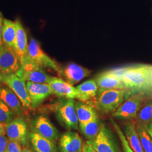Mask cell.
Listing matches in <instances>:
<instances>
[{
  "label": "cell",
  "mask_w": 152,
  "mask_h": 152,
  "mask_svg": "<svg viewBox=\"0 0 152 152\" xmlns=\"http://www.w3.org/2000/svg\"><path fill=\"white\" fill-rule=\"evenodd\" d=\"M131 93L146 94L152 92V65H132L112 70Z\"/></svg>",
  "instance_id": "obj_1"
},
{
  "label": "cell",
  "mask_w": 152,
  "mask_h": 152,
  "mask_svg": "<svg viewBox=\"0 0 152 152\" xmlns=\"http://www.w3.org/2000/svg\"><path fill=\"white\" fill-rule=\"evenodd\" d=\"M126 92L121 89H99L95 105L103 114L114 112L124 102Z\"/></svg>",
  "instance_id": "obj_2"
},
{
  "label": "cell",
  "mask_w": 152,
  "mask_h": 152,
  "mask_svg": "<svg viewBox=\"0 0 152 152\" xmlns=\"http://www.w3.org/2000/svg\"><path fill=\"white\" fill-rule=\"evenodd\" d=\"M20 68L16 73L19 77L27 82L49 84L53 77L49 75L42 66L31 60L27 55L20 60Z\"/></svg>",
  "instance_id": "obj_3"
},
{
  "label": "cell",
  "mask_w": 152,
  "mask_h": 152,
  "mask_svg": "<svg viewBox=\"0 0 152 152\" xmlns=\"http://www.w3.org/2000/svg\"><path fill=\"white\" fill-rule=\"evenodd\" d=\"M73 99L61 100L56 105L55 113L60 124L68 130H77L78 119Z\"/></svg>",
  "instance_id": "obj_4"
},
{
  "label": "cell",
  "mask_w": 152,
  "mask_h": 152,
  "mask_svg": "<svg viewBox=\"0 0 152 152\" xmlns=\"http://www.w3.org/2000/svg\"><path fill=\"white\" fill-rule=\"evenodd\" d=\"M0 81L14 92L20 99L24 108H32L31 102L28 93L26 81L16 73L4 74L0 73Z\"/></svg>",
  "instance_id": "obj_5"
},
{
  "label": "cell",
  "mask_w": 152,
  "mask_h": 152,
  "mask_svg": "<svg viewBox=\"0 0 152 152\" xmlns=\"http://www.w3.org/2000/svg\"><path fill=\"white\" fill-rule=\"evenodd\" d=\"M28 57L38 65L55 71L60 76L61 68L41 49L37 40L32 38L28 44Z\"/></svg>",
  "instance_id": "obj_6"
},
{
  "label": "cell",
  "mask_w": 152,
  "mask_h": 152,
  "mask_svg": "<svg viewBox=\"0 0 152 152\" xmlns=\"http://www.w3.org/2000/svg\"><path fill=\"white\" fill-rule=\"evenodd\" d=\"M145 100V94H132L114 111L113 115L120 120L133 119L136 117Z\"/></svg>",
  "instance_id": "obj_7"
},
{
  "label": "cell",
  "mask_w": 152,
  "mask_h": 152,
  "mask_svg": "<svg viewBox=\"0 0 152 152\" xmlns=\"http://www.w3.org/2000/svg\"><path fill=\"white\" fill-rule=\"evenodd\" d=\"M6 134L9 140L19 142L23 147H26L29 142L28 124L22 117L13 118L6 124Z\"/></svg>",
  "instance_id": "obj_8"
},
{
  "label": "cell",
  "mask_w": 152,
  "mask_h": 152,
  "mask_svg": "<svg viewBox=\"0 0 152 152\" xmlns=\"http://www.w3.org/2000/svg\"><path fill=\"white\" fill-rule=\"evenodd\" d=\"M87 142L97 152H120L112 132L104 125L96 138Z\"/></svg>",
  "instance_id": "obj_9"
},
{
  "label": "cell",
  "mask_w": 152,
  "mask_h": 152,
  "mask_svg": "<svg viewBox=\"0 0 152 152\" xmlns=\"http://www.w3.org/2000/svg\"><path fill=\"white\" fill-rule=\"evenodd\" d=\"M20 66V60L14 49L3 43L0 46V73H16Z\"/></svg>",
  "instance_id": "obj_10"
},
{
  "label": "cell",
  "mask_w": 152,
  "mask_h": 152,
  "mask_svg": "<svg viewBox=\"0 0 152 152\" xmlns=\"http://www.w3.org/2000/svg\"><path fill=\"white\" fill-rule=\"evenodd\" d=\"M32 132L54 142L58 138V132L50 121L44 115L34 117L31 122Z\"/></svg>",
  "instance_id": "obj_11"
},
{
  "label": "cell",
  "mask_w": 152,
  "mask_h": 152,
  "mask_svg": "<svg viewBox=\"0 0 152 152\" xmlns=\"http://www.w3.org/2000/svg\"><path fill=\"white\" fill-rule=\"evenodd\" d=\"M27 88L32 108L38 107L46 99L53 94L51 87L48 83L27 82Z\"/></svg>",
  "instance_id": "obj_12"
},
{
  "label": "cell",
  "mask_w": 152,
  "mask_h": 152,
  "mask_svg": "<svg viewBox=\"0 0 152 152\" xmlns=\"http://www.w3.org/2000/svg\"><path fill=\"white\" fill-rule=\"evenodd\" d=\"M90 74L91 71L87 68L75 63H70L61 69L60 76L64 78L67 82L74 85L90 76Z\"/></svg>",
  "instance_id": "obj_13"
},
{
  "label": "cell",
  "mask_w": 152,
  "mask_h": 152,
  "mask_svg": "<svg viewBox=\"0 0 152 152\" xmlns=\"http://www.w3.org/2000/svg\"><path fill=\"white\" fill-rule=\"evenodd\" d=\"M49 85L55 95L64 99H77L78 92L76 87L61 78L53 77Z\"/></svg>",
  "instance_id": "obj_14"
},
{
  "label": "cell",
  "mask_w": 152,
  "mask_h": 152,
  "mask_svg": "<svg viewBox=\"0 0 152 152\" xmlns=\"http://www.w3.org/2000/svg\"><path fill=\"white\" fill-rule=\"evenodd\" d=\"M59 147L61 152H82L81 138L77 132L67 131L60 137Z\"/></svg>",
  "instance_id": "obj_15"
},
{
  "label": "cell",
  "mask_w": 152,
  "mask_h": 152,
  "mask_svg": "<svg viewBox=\"0 0 152 152\" xmlns=\"http://www.w3.org/2000/svg\"><path fill=\"white\" fill-rule=\"evenodd\" d=\"M0 100L5 104L14 114L22 115L24 113V108L20 99L9 87H0Z\"/></svg>",
  "instance_id": "obj_16"
},
{
  "label": "cell",
  "mask_w": 152,
  "mask_h": 152,
  "mask_svg": "<svg viewBox=\"0 0 152 152\" xmlns=\"http://www.w3.org/2000/svg\"><path fill=\"white\" fill-rule=\"evenodd\" d=\"M95 81L99 89H125V86L120 77L112 70L101 73L96 77Z\"/></svg>",
  "instance_id": "obj_17"
},
{
  "label": "cell",
  "mask_w": 152,
  "mask_h": 152,
  "mask_svg": "<svg viewBox=\"0 0 152 152\" xmlns=\"http://www.w3.org/2000/svg\"><path fill=\"white\" fill-rule=\"evenodd\" d=\"M16 34L13 49L20 60L27 54L28 49L27 35L19 20H16Z\"/></svg>",
  "instance_id": "obj_18"
},
{
  "label": "cell",
  "mask_w": 152,
  "mask_h": 152,
  "mask_svg": "<svg viewBox=\"0 0 152 152\" xmlns=\"http://www.w3.org/2000/svg\"><path fill=\"white\" fill-rule=\"evenodd\" d=\"M76 88L78 92L77 99L86 102L96 96L99 87L95 80H90L78 85Z\"/></svg>",
  "instance_id": "obj_19"
},
{
  "label": "cell",
  "mask_w": 152,
  "mask_h": 152,
  "mask_svg": "<svg viewBox=\"0 0 152 152\" xmlns=\"http://www.w3.org/2000/svg\"><path fill=\"white\" fill-rule=\"evenodd\" d=\"M29 141L35 152H56L54 142L34 132H29Z\"/></svg>",
  "instance_id": "obj_20"
},
{
  "label": "cell",
  "mask_w": 152,
  "mask_h": 152,
  "mask_svg": "<svg viewBox=\"0 0 152 152\" xmlns=\"http://www.w3.org/2000/svg\"><path fill=\"white\" fill-rule=\"evenodd\" d=\"M75 107L80 124H86L98 117L97 113L93 107L83 102L75 103Z\"/></svg>",
  "instance_id": "obj_21"
},
{
  "label": "cell",
  "mask_w": 152,
  "mask_h": 152,
  "mask_svg": "<svg viewBox=\"0 0 152 152\" xmlns=\"http://www.w3.org/2000/svg\"><path fill=\"white\" fill-rule=\"evenodd\" d=\"M124 131L134 152H145L136 132V127L133 122H129L125 124Z\"/></svg>",
  "instance_id": "obj_22"
},
{
  "label": "cell",
  "mask_w": 152,
  "mask_h": 152,
  "mask_svg": "<svg viewBox=\"0 0 152 152\" xmlns=\"http://www.w3.org/2000/svg\"><path fill=\"white\" fill-rule=\"evenodd\" d=\"M16 26L15 22L4 18L2 29V40L4 44L13 49L16 37Z\"/></svg>",
  "instance_id": "obj_23"
},
{
  "label": "cell",
  "mask_w": 152,
  "mask_h": 152,
  "mask_svg": "<svg viewBox=\"0 0 152 152\" xmlns=\"http://www.w3.org/2000/svg\"><path fill=\"white\" fill-rule=\"evenodd\" d=\"M102 126L98 117L88 123L80 124V128L84 137L88 141H91L98 136Z\"/></svg>",
  "instance_id": "obj_24"
},
{
  "label": "cell",
  "mask_w": 152,
  "mask_h": 152,
  "mask_svg": "<svg viewBox=\"0 0 152 152\" xmlns=\"http://www.w3.org/2000/svg\"><path fill=\"white\" fill-rule=\"evenodd\" d=\"M135 118L140 125H147L152 122V99L144 101Z\"/></svg>",
  "instance_id": "obj_25"
},
{
  "label": "cell",
  "mask_w": 152,
  "mask_h": 152,
  "mask_svg": "<svg viewBox=\"0 0 152 152\" xmlns=\"http://www.w3.org/2000/svg\"><path fill=\"white\" fill-rule=\"evenodd\" d=\"M136 130L145 152H152V139L148 133L147 125L137 124Z\"/></svg>",
  "instance_id": "obj_26"
},
{
  "label": "cell",
  "mask_w": 152,
  "mask_h": 152,
  "mask_svg": "<svg viewBox=\"0 0 152 152\" xmlns=\"http://www.w3.org/2000/svg\"><path fill=\"white\" fill-rule=\"evenodd\" d=\"M14 115L11 110L0 100V122L7 124L13 119Z\"/></svg>",
  "instance_id": "obj_27"
},
{
  "label": "cell",
  "mask_w": 152,
  "mask_h": 152,
  "mask_svg": "<svg viewBox=\"0 0 152 152\" xmlns=\"http://www.w3.org/2000/svg\"><path fill=\"white\" fill-rule=\"evenodd\" d=\"M112 123L114 127V129L116 131L118 135L120 137V140L121 141L122 145L123 146V149H124V152H134L132 151V149L131 148L130 146L129 145V143L128 142V140L126 139V137L125 136V134H124V132L122 131L121 129H120V127L118 125L114 122V121L112 120Z\"/></svg>",
  "instance_id": "obj_28"
},
{
  "label": "cell",
  "mask_w": 152,
  "mask_h": 152,
  "mask_svg": "<svg viewBox=\"0 0 152 152\" xmlns=\"http://www.w3.org/2000/svg\"><path fill=\"white\" fill-rule=\"evenodd\" d=\"M22 152V145L19 142L9 140L6 148V152Z\"/></svg>",
  "instance_id": "obj_29"
},
{
  "label": "cell",
  "mask_w": 152,
  "mask_h": 152,
  "mask_svg": "<svg viewBox=\"0 0 152 152\" xmlns=\"http://www.w3.org/2000/svg\"><path fill=\"white\" fill-rule=\"evenodd\" d=\"M9 140L4 134H0V152H6Z\"/></svg>",
  "instance_id": "obj_30"
},
{
  "label": "cell",
  "mask_w": 152,
  "mask_h": 152,
  "mask_svg": "<svg viewBox=\"0 0 152 152\" xmlns=\"http://www.w3.org/2000/svg\"><path fill=\"white\" fill-rule=\"evenodd\" d=\"M82 152H97L91 145H90L88 143L86 142V144H84L82 147Z\"/></svg>",
  "instance_id": "obj_31"
},
{
  "label": "cell",
  "mask_w": 152,
  "mask_h": 152,
  "mask_svg": "<svg viewBox=\"0 0 152 152\" xmlns=\"http://www.w3.org/2000/svg\"><path fill=\"white\" fill-rule=\"evenodd\" d=\"M4 20V18L3 17V15L2 12L0 11V46L3 44L2 40V29Z\"/></svg>",
  "instance_id": "obj_32"
},
{
  "label": "cell",
  "mask_w": 152,
  "mask_h": 152,
  "mask_svg": "<svg viewBox=\"0 0 152 152\" xmlns=\"http://www.w3.org/2000/svg\"><path fill=\"white\" fill-rule=\"evenodd\" d=\"M147 130L152 139V122L147 125Z\"/></svg>",
  "instance_id": "obj_33"
},
{
  "label": "cell",
  "mask_w": 152,
  "mask_h": 152,
  "mask_svg": "<svg viewBox=\"0 0 152 152\" xmlns=\"http://www.w3.org/2000/svg\"><path fill=\"white\" fill-rule=\"evenodd\" d=\"M5 126H4V124L0 122V134L5 135Z\"/></svg>",
  "instance_id": "obj_34"
},
{
  "label": "cell",
  "mask_w": 152,
  "mask_h": 152,
  "mask_svg": "<svg viewBox=\"0 0 152 152\" xmlns=\"http://www.w3.org/2000/svg\"><path fill=\"white\" fill-rule=\"evenodd\" d=\"M22 152H33L31 151V150H30V149H29L28 148H26V147H24V148L22 149Z\"/></svg>",
  "instance_id": "obj_35"
},
{
  "label": "cell",
  "mask_w": 152,
  "mask_h": 152,
  "mask_svg": "<svg viewBox=\"0 0 152 152\" xmlns=\"http://www.w3.org/2000/svg\"><path fill=\"white\" fill-rule=\"evenodd\" d=\"M2 87V83L0 81V87Z\"/></svg>",
  "instance_id": "obj_36"
}]
</instances>
